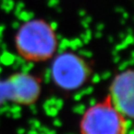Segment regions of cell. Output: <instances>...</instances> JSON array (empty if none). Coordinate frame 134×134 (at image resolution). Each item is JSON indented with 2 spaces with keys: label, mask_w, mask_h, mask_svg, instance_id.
Instances as JSON below:
<instances>
[{
  "label": "cell",
  "mask_w": 134,
  "mask_h": 134,
  "mask_svg": "<svg viewBox=\"0 0 134 134\" xmlns=\"http://www.w3.org/2000/svg\"><path fill=\"white\" fill-rule=\"evenodd\" d=\"M113 105L131 119L133 116V71L131 69L117 74L112 80L108 95Z\"/></svg>",
  "instance_id": "5"
},
{
  "label": "cell",
  "mask_w": 134,
  "mask_h": 134,
  "mask_svg": "<svg viewBox=\"0 0 134 134\" xmlns=\"http://www.w3.org/2000/svg\"><path fill=\"white\" fill-rule=\"evenodd\" d=\"M4 84L5 98L14 103L31 104L40 94L39 80L30 74H14Z\"/></svg>",
  "instance_id": "4"
},
{
  "label": "cell",
  "mask_w": 134,
  "mask_h": 134,
  "mask_svg": "<svg viewBox=\"0 0 134 134\" xmlns=\"http://www.w3.org/2000/svg\"><path fill=\"white\" fill-rule=\"evenodd\" d=\"M58 46V36L52 25L43 19H31L18 28L15 48L28 62H44L52 58Z\"/></svg>",
  "instance_id": "1"
},
{
  "label": "cell",
  "mask_w": 134,
  "mask_h": 134,
  "mask_svg": "<svg viewBox=\"0 0 134 134\" xmlns=\"http://www.w3.org/2000/svg\"><path fill=\"white\" fill-rule=\"evenodd\" d=\"M129 119L113 105L107 95L85 110L79 123L80 134H127Z\"/></svg>",
  "instance_id": "2"
},
{
  "label": "cell",
  "mask_w": 134,
  "mask_h": 134,
  "mask_svg": "<svg viewBox=\"0 0 134 134\" xmlns=\"http://www.w3.org/2000/svg\"><path fill=\"white\" fill-rule=\"evenodd\" d=\"M91 70L85 60L71 52L59 53L53 59L51 77L58 87L66 91L79 89L89 79Z\"/></svg>",
  "instance_id": "3"
}]
</instances>
